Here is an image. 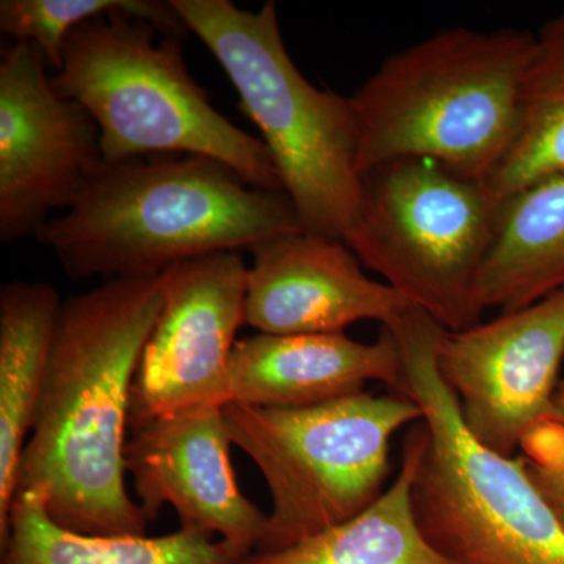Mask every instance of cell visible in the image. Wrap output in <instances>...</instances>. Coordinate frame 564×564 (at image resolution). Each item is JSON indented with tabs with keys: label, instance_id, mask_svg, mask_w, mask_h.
I'll return each mask as SVG.
<instances>
[{
	"label": "cell",
	"instance_id": "obj_1",
	"mask_svg": "<svg viewBox=\"0 0 564 564\" xmlns=\"http://www.w3.org/2000/svg\"><path fill=\"white\" fill-rule=\"evenodd\" d=\"M162 304V276L110 280L63 302L17 494H40L70 532L147 534L124 455L133 381Z\"/></svg>",
	"mask_w": 564,
	"mask_h": 564
},
{
	"label": "cell",
	"instance_id": "obj_2",
	"mask_svg": "<svg viewBox=\"0 0 564 564\" xmlns=\"http://www.w3.org/2000/svg\"><path fill=\"white\" fill-rule=\"evenodd\" d=\"M303 231L284 192L252 187L204 155L106 163L36 239L70 278L141 280L217 252Z\"/></svg>",
	"mask_w": 564,
	"mask_h": 564
},
{
	"label": "cell",
	"instance_id": "obj_3",
	"mask_svg": "<svg viewBox=\"0 0 564 564\" xmlns=\"http://www.w3.org/2000/svg\"><path fill=\"white\" fill-rule=\"evenodd\" d=\"M187 32L172 2L111 11L74 29L52 84L90 113L106 163L204 155L252 187L282 192L262 139L223 117L193 80L181 44Z\"/></svg>",
	"mask_w": 564,
	"mask_h": 564
},
{
	"label": "cell",
	"instance_id": "obj_4",
	"mask_svg": "<svg viewBox=\"0 0 564 564\" xmlns=\"http://www.w3.org/2000/svg\"><path fill=\"white\" fill-rule=\"evenodd\" d=\"M536 35L454 28L386 58L351 96L359 172L429 159L488 181L513 143Z\"/></svg>",
	"mask_w": 564,
	"mask_h": 564
},
{
	"label": "cell",
	"instance_id": "obj_5",
	"mask_svg": "<svg viewBox=\"0 0 564 564\" xmlns=\"http://www.w3.org/2000/svg\"><path fill=\"white\" fill-rule=\"evenodd\" d=\"M212 52L262 133L304 232L347 245L364 199L359 126L351 96L314 87L296 68L276 3L258 11L229 0H170Z\"/></svg>",
	"mask_w": 564,
	"mask_h": 564
},
{
	"label": "cell",
	"instance_id": "obj_6",
	"mask_svg": "<svg viewBox=\"0 0 564 564\" xmlns=\"http://www.w3.org/2000/svg\"><path fill=\"white\" fill-rule=\"evenodd\" d=\"M399 345L404 397L423 411L426 444L413 497L426 540L454 564H564V529L524 459L477 443L437 369L443 326L411 307L384 326Z\"/></svg>",
	"mask_w": 564,
	"mask_h": 564
},
{
	"label": "cell",
	"instance_id": "obj_7",
	"mask_svg": "<svg viewBox=\"0 0 564 564\" xmlns=\"http://www.w3.org/2000/svg\"><path fill=\"white\" fill-rule=\"evenodd\" d=\"M232 443L259 467L272 513L254 552H272L343 524L380 499L391 441L423 421L414 400L366 391L311 406L226 404Z\"/></svg>",
	"mask_w": 564,
	"mask_h": 564
},
{
	"label": "cell",
	"instance_id": "obj_8",
	"mask_svg": "<svg viewBox=\"0 0 564 564\" xmlns=\"http://www.w3.org/2000/svg\"><path fill=\"white\" fill-rule=\"evenodd\" d=\"M358 228L347 247L445 332L481 322V272L503 202L486 181L429 159L366 173Z\"/></svg>",
	"mask_w": 564,
	"mask_h": 564
},
{
	"label": "cell",
	"instance_id": "obj_9",
	"mask_svg": "<svg viewBox=\"0 0 564 564\" xmlns=\"http://www.w3.org/2000/svg\"><path fill=\"white\" fill-rule=\"evenodd\" d=\"M104 165L87 110L55 90L46 58L13 41L0 54V240L39 237L68 210Z\"/></svg>",
	"mask_w": 564,
	"mask_h": 564
},
{
	"label": "cell",
	"instance_id": "obj_10",
	"mask_svg": "<svg viewBox=\"0 0 564 564\" xmlns=\"http://www.w3.org/2000/svg\"><path fill=\"white\" fill-rule=\"evenodd\" d=\"M563 358L564 289L466 332L445 333L436 351L464 425L507 458L549 421Z\"/></svg>",
	"mask_w": 564,
	"mask_h": 564
},
{
	"label": "cell",
	"instance_id": "obj_11",
	"mask_svg": "<svg viewBox=\"0 0 564 564\" xmlns=\"http://www.w3.org/2000/svg\"><path fill=\"white\" fill-rule=\"evenodd\" d=\"M247 274L239 252L204 256L162 274V311L133 381L131 430L185 408L228 404L229 362L247 325Z\"/></svg>",
	"mask_w": 564,
	"mask_h": 564
},
{
	"label": "cell",
	"instance_id": "obj_12",
	"mask_svg": "<svg viewBox=\"0 0 564 564\" xmlns=\"http://www.w3.org/2000/svg\"><path fill=\"white\" fill-rule=\"evenodd\" d=\"M126 473L137 503L151 521L170 505L181 529L220 536L252 554L269 514L240 491L225 406L199 404L161 415L131 430Z\"/></svg>",
	"mask_w": 564,
	"mask_h": 564
},
{
	"label": "cell",
	"instance_id": "obj_13",
	"mask_svg": "<svg viewBox=\"0 0 564 564\" xmlns=\"http://www.w3.org/2000/svg\"><path fill=\"white\" fill-rule=\"evenodd\" d=\"M247 274V325L259 334H344L381 325L413 307L386 282L370 280L343 242L295 231L254 245Z\"/></svg>",
	"mask_w": 564,
	"mask_h": 564
},
{
	"label": "cell",
	"instance_id": "obj_14",
	"mask_svg": "<svg viewBox=\"0 0 564 564\" xmlns=\"http://www.w3.org/2000/svg\"><path fill=\"white\" fill-rule=\"evenodd\" d=\"M381 381L404 393L399 345L388 329L372 344L345 334H256L234 347L228 404L302 408L362 392Z\"/></svg>",
	"mask_w": 564,
	"mask_h": 564
},
{
	"label": "cell",
	"instance_id": "obj_15",
	"mask_svg": "<svg viewBox=\"0 0 564 564\" xmlns=\"http://www.w3.org/2000/svg\"><path fill=\"white\" fill-rule=\"evenodd\" d=\"M62 306L47 282L14 281L0 289V538L9 529Z\"/></svg>",
	"mask_w": 564,
	"mask_h": 564
},
{
	"label": "cell",
	"instance_id": "obj_16",
	"mask_svg": "<svg viewBox=\"0 0 564 564\" xmlns=\"http://www.w3.org/2000/svg\"><path fill=\"white\" fill-rule=\"evenodd\" d=\"M425 444V423H414L399 475L377 502L289 547L252 552L243 564H454L426 540L415 514L413 488Z\"/></svg>",
	"mask_w": 564,
	"mask_h": 564
},
{
	"label": "cell",
	"instance_id": "obj_17",
	"mask_svg": "<svg viewBox=\"0 0 564 564\" xmlns=\"http://www.w3.org/2000/svg\"><path fill=\"white\" fill-rule=\"evenodd\" d=\"M564 289V173L505 199L478 285L484 310H522Z\"/></svg>",
	"mask_w": 564,
	"mask_h": 564
},
{
	"label": "cell",
	"instance_id": "obj_18",
	"mask_svg": "<svg viewBox=\"0 0 564 564\" xmlns=\"http://www.w3.org/2000/svg\"><path fill=\"white\" fill-rule=\"evenodd\" d=\"M0 564H243L248 552L177 529L162 536H85L55 524L40 494H17Z\"/></svg>",
	"mask_w": 564,
	"mask_h": 564
},
{
	"label": "cell",
	"instance_id": "obj_19",
	"mask_svg": "<svg viewBox=\"0 0 564 564\" xmlns=\"http://www.w3.org/2000/svg\"><path fill=\"white\" fill-rule=\"evenodd\" d=\"M564 173V13L536 33L513 143L486 181L502 199Z\"/></svg>",
	"mask_w": 564,
	"mask_h": 564
},
{
	"label": "cell",
	"instance_id": "obj_20",
	"mask_svg": "<svg viewBox=\"0 0 564 564\" xmlns=\"http://www.w3.org/2000/svg\"><path fill=\"white\" fill-rule=\"evenodd\" d=\"M143 0H2L0 32L11 41L39 47L52 68L61 69L66 40L74 29Z\"/></svg>",
	"mask_w": 564,
	"mask_h": 564
},
{
	"label": "cell",
	"instance_id": "obj_21",
	"mask_svg": "<svg viewBox=\"0 0 564 564\" xmlns=\"http://www.w3.org/2000/svg\"><path fill=\"white\" fill-rule=\"evenodd\" d=\"M543 454L524 459L527 474L564 529V429L543 445Z\"/></svg>",
	"mask_w": 564,
	"mask_h": 564
},
{
	"label": "cell",
	"instance_id": "obj_22",
	"mask_svg": "<svg viewBox=\"0 0 564 564\" xmlns=\"http://www.w3.org/2000/svg\"><path fill=\"white\" fill-rule=\"evenodd\" d=\"M547 422L555 423V425H560L564 429V381H562V383L558 384V389H556L554 403H552V411Z\"/></svg>",
	"mask_w": 564,
	"mask_h": 564
}]
</instances>
